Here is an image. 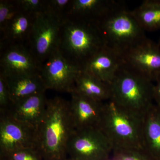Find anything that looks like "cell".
I'll return each mask as SVG.
<instances>
[{"instance_id": "cell-1", "label": "cell", "mask_w": 160, "mask_h": 160, "mask_svg": "<svg viewBox=\"0 0 160 160\" xmlns=\"http://www.w3.org/2000/svg\"><path fill=\"white\" fill-rule=\"evenodd\" d=\"M37 129L38 149L44 160L66 159L68 141L75 130L69 101L58 96L47 100Z\"/></svg>"}, {"instance_id": "cell-2", "label": "cell", "mask_w": 160, "mask_h": 160, "mask_svg": "<svg viewBox=\"0 0 160 160\" xmlns=\"http://www.w3.org/2000/svg\"><path fill=\"white\" fill-rule=\"evenodd\" d=\"M105 46L97 23L70 18L63 21L58 49L66 60L81 69Z\"/></svg>"}, {"instance_id": "cell-3", "label": "cell", "mask_w": 160, "mask_h": 160, "mask_svg": "<svg viewBox=\"0 0 160 160\" xmlns=\"http://www.w3.org/2000/svg\"><path fill=\"white\" fill-rule=\"evenodd\" d=\"M114 102L143 118L154 104V83L122 65L110 83Z\"/></svg>"}, {"instance_id": "cell-4", "label": "cell", "mask_w": 160, "mask_h": 160, "mask_svg": "<svg viewBox=\"0 0 160 160\" xmlns=\"http://www.w3.org/2000/svg\"><path fill=\"white\" fill-rule=\"evenodd\" d=\"M143 119L110 99L104 102L99 129L109 140L113 149L143 148Z\"/></svg>"}, {"instance_id": "cell-5", "label": "cell", "mask_w": 160, "mask_h": 160, "mask_svg": "<svg viewBox=\"0 0 160 160\" xmlns=\"http://www.w3.org/2000/svg\"><path fill=\"white\" fill-rule=\"evenodd\" d=\"M97 24L106 46L121 56L147 38L146 32L124 5Z\"/></svg>"}, {"instance_id": "cell-6", "label": "cell", "mask_w": 160, "mask_h": 160, "mask_svg": "<svg viewBox=\"0 0 160 160\" xmlns=\"http://www.w3.org/2000/svg\"><path fill=\"white\" fill-rule=\"evenodd\" d=\"M63 21L46 11L35 16L27 46L41 65L58 49Z\"/></svg>"}, {"instance_id": "cell-7", "label": "cell", "mask_w": 160, "mask_h": 160, "mask_svg": "<svg viewBox=\"0 0 160 160\" xmlns=\"http://www.w3.org/2000/svg\"><path fill=\"white\" fill-rule=\"evenodd\" d=\"M112 145L99 128L73 132L68 141L67 154L81 160H107L111 158Z\"/></svg>"}, {"instance_id": "cell-8", "label": "cell", "mask_w": 160, "mask_h": 160, "mask_svg": "<svg viewBox=\"0 0 160 160\" xmlns=\"http://www.w3.org/2000/svg\"><path fill=\"white\" fill-rule=\"evenodd\" d=\"M36 148H38L36 128L16 119L8 111L0 112V153Z\"/></svg>"}, {"instance_id": "cell-9", "label": "cell", "mask_w": 160, "mask_h": 160, "mask_svg": "<svg viewBox=\"0 0 160 160\" xmlns=\"http://www.w3.org/2000/svg\"><path fill=\"white\" fill-rule=\"evenodd\" d=\"M81 68L66 60L58 49L42 64L40 74L46 89L71 93Z\"/></svg>"}, {"instance_id": "cell-10", "label": "cell", "mask_w": 160, "mask_h": 160, "mask_svg": "<svg viewBox=\"0 0 160 160\" xmlns=\"http://www.w3.org/2000/svg\"><path fill=\"white\" fill-rule=\"evenodd\" d=\"M121 58L123 66L153 83L160 76V46L147 38Z\"/></svg>"}, {"instance_id": "cell-11", "label": "cell", "mask_w": 160, "mask_h": 160, "mask_svg": "<svg viewBox=\"0 0 160 160\" xmlns=\"http://www.w3.org/2000/svg\"><path fill=\"white\" fill-rule=\"evenodd\" d=\"M41 66L26 45H9L3 48L1 52L0 73L6 77L40 74Z\"/></svg>"}, {"instance_id": "cell-12", "label": "cell", "mask_w": 160, "mask_h": 160, "mask_svg": "<svg viewBox=\"0 0 160 160\" xmlns=\"http://www.w3.org/2000/svg\"><path fill=\"white\" fill-rule=\"evenodd\" d=\"M70 94V113L75 129L99 128L105 102L92 99L75 90Z\"/></svg>"}, {"instance_id": "cell-13", "label": "cell", "mask_w": 160, "mask_h": 160, "mask_svg": "<svg viewBox=\"0 0 160 160\" xmlns=\"http://www.w3.org/2000/svg\"><path fill=\"white\" fill-rule=\"evenodd\" d=\"M123 5L115 0H72L66 18L97 23Z\"/></svg>"}, {"instance_id": "cell-14", "label": "cell", "mask_w": 160, "mask_h": 160, "mask_svg": "<svg viewBox=\"0 0 160 160\" xmlns=\"http://www.w3.org/2000/svg\"><path fill=\"white\" fill-rule=\"evenodd\" d=\"M122 65L121 56L105 46L84 64L82 70L110 84Z\"/></svg>"}, {"instance_id": "cell-15", "label": "cell", "mask_w": 160, "mask_h": 160, "mask_svg": "<svg viewBox=\"0 0 160 160\" xmlns=\"http://www.w3.org/2000/svg\"><path fill=\"white\" fill-rule=\"evenodd\" d=\"M47 100L46 92H42L12 103L8 111L15 118L38 129L46 112Z\"/></svg>"}, {"instance_id": "cell-16", "label": "cell", "mask_w": 160, "mask_h": 160, "mask_svg": "<svg viewBox=\"0 0 160 160\" xmlns=\"http://www.w3.org/2000/svg\"><path fill=\"white\" fill-rule=\"evenodd\" d=\"M35 17L22 11L17 14L1 34V49L9 45L27 46Z\"/></svg>"}, {"instance_id": "cell-17", "label": "cell", "mask_w": 160, "mask_h": 160, "mask_svg": "<svg viewBox=\"0 0 160 160\" xmlns=\"http://www.w3.org/2000/svg\"><path fill=\"white\" fill-rule=\"evenodd\" d=\"M142 146L155 160H160V107L153 104L144 116Z\"/></svg>"}, {"instance_id": "cell-18", "label": "cell", "mask_w": 160, "mask_h": 160, "mask_svg": "<svg viewBox=\"0 0 160 160\" xmlns=\"http://www.w3.org/2000/svg\"><path fill=\"white\" fill-rule=\"evenodd\" d=\"M6 78L12 104L47 90L40 74L22 75Z\"/></svg>"}, {"instance_id": "cell-19", "label": "cell", "mask_w": 160, "mask_h": 160, "mask_svg": "<svg viewBox=\"0 0 160 160\" xmlns=\"http://www.w3.org/2000/svg\"><path fill=\"white\" fill-rule=\"evenodd\" d=\"M74 90L86 97L103 102L111 98L109 84L82 70L76 79Z\"/></svg>"}, {"instance_id": "cell-20", "label": "cell", "mask_w": 160, "mask_h": 160, "mask_svg": "<svg viewBox=\"0 0 160 160\" xmlns=\"http://www.w3.org/2000/svg\"><path fill=\"white\" fill-rule=\"evenodd\" d=\"M131 11L145 32L160 29V0H145Z\"/></svg>"}, {"instance_id": "cell-21", "label": "cell", "mask_w": 160, "mask_h": 160, "mask_svg": "<svg viewBox=\"0 0 160 160\" xmlns=\"http://www.w3.org/2000/svg\"><path fill=\"white\" fill-rule=\"evenodd\" d=\"M112 160H155L148 152L141 148H115Z\"/></svg>"}, {"instance_id": "cell-22", "label": "cell", "mask_w": 160, "mask_h": 160, "mask_svg": "<svg viewBox=\"0 0 160 160\" xmlns=\"http://www.w3.org/2000/svg\"><path fill=\"white\" fill-rule=\"evenodd\" d=\"M21 11L16 1H0V32H4L12 19Z\"/></svg>"}, {"instance_id": "cell-23", "label": "cell", "mask_w": 160, "mask_h": 160, "mask_svg": "<svg viewBox=\"0 0 160 160\" xmlns=\"http://www.w3.org/2000/svg\"><path fill=\"white\" fill-rule=\"evenodd\" d=\"M6 160H44L38 148L17 149L4 153H0Z\"/></svg>"}, {"instance_id": "cell-24", "label": "cell", "mask_w": 160, "mask_h": 160, "mask_svg": "<svg viewBox=\"0 0 160 160\" xmlns=\"http://www.w3.org/2000/svg\"><path fill=\"white\" fill-rule=\"evenodd\" d=\"M72 0H46V9L48 12L61 19L67 18Z\"/></svg>"}, {"instance_id": "cell-25", "label": "cell", "mask_w": 160, "mask_h": 160, "mask_svg": "<svg viewBox=\"0 0 160 160\" xmlns=\"http://www.w3.org/2000/svg\"><path fill=\"white\" fill-rule=\"evenodd\" d=\"M21 11L36 16L45 11L46 0H16Z\"/></svg>"}, {"instance_id": "cell-26", "label": "cell", "mask_w": 160, "mask_h": 160, "mask_svg": "<svg viewBox=\"0 0 160 160\" xmlns=\"http://www.w3.org/2000/svg\"><path fill=\"white\" fill-rule=\"evenodd\" d=\"M11 95L6 77L0 73V112L8 111L11 107Z\"/></svg>"}, {"instance_id": "cell-27", "label": "cell", "mask_w": 160, "mask_h": 160, "mask_svg": "<svg viewBox=\"0 0 160 160\" xmlns=\"http://www.w3.org/2000/svg\"><path fill=\"white\" fill-rule=\"evenodd\" d=\"M153 97L155 104L160 107V76L154 83Z\"/></svg>"}, {"instance_id": "cell-28", "label": "cell", "mask_w": 160, "mask_h": 160, "mask_svg": "<svg viewBox=\"0 0 160 160\" xmlns=\"http://www.w3.org/2000/svg\"><path fill=\"white\" fill-rule=\"evenodd\" d=\"M64 160H79V159H78L74 158L69 157V158H66V159H65Z\"/></svg>"}, {"instance_id": "cell-29", "label": "cell", "mask_w": 160, "mask_h": 160, "mask_svg": "<svg viewBox=\"0 0 160 160\" xmlns=\"http://www.w3.org/2000/svg\"><path fill=\"white\" fill-rule=\"evenodd\" d=\"M0 160H6L3 157L0 156Z\"/></svg>"}, {"instance_id": "cell-30", "label": "cell", "mask_w": 160, "mask_h": 160, "mask_svg": "<svg viewBox=\"0 0 160 160\" xmlns=\"http://www.w3.org/2000/svg\"><path fill=\"white\" fill-rule=\"evenodd\" d=\"M158 44H159V45H160V39H159V41Z\"/></svg>"}, {"instance_id": "cell-31", "label": "cell", "mask_w": 160, "mask_h": 160, "mask_svg": "<svg viewBox=\"0 0 160 160\" xmlns=\"http://www.w3.org/2000/svg\"><path fill=\"white\" fill-rule=\"evenodd\" d=\"M107 160H112L111 158H110L109 159Z\"/></svg>"}]
</instances>
